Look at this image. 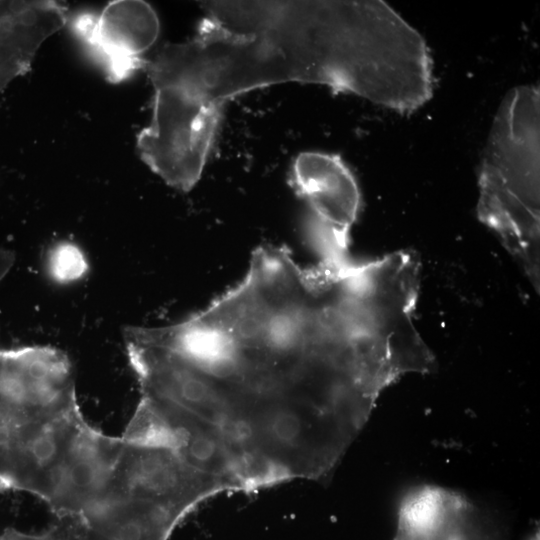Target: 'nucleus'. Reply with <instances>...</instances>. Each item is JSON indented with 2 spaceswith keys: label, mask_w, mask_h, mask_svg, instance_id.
<instances>
[{
  "label": "nucleus",
  "mask_w": 540,
  "mask_h": 540,
  "mask_svg": "<svg viewBox=\"0 0 540 540\" xmlns=\"http://www.w3.org/2000/svg\"><path fill=\"white\" fill-rule=\"evenodd\" d=\"M195 34L146 59L152 118L137 135L141 153L183 177L203 173L222 109L271 85L320 84L342 92L340 0L206 1Z\"/></svg>",
  "instance_id": "f257e3e1"
},
{
  "label": "nucleus",
  "mask_w": 540,
  "mask_h": 540,
  "mask_svg": "<svg viewBox=\"0 0 540 540\" xmlns=\"http://www.w3.org/2000/svg\"><path fill=\"white\" fill-rule=\"evenodd\" d=\"M540 91L514 87L502 100L482 155L479 220L495 231L539 288Z\"/></svg>",
  "instance_id": "f03ea898"
},
{
  "label": "nucleus",
  "mask_w": 540,
  "mask_h": 540,
  "mask_svg": "<svg viewBox=\"0 0 540 540\" xmlns=\"http://www.w3.org/2000/svg\"><path fill=\"white\" fill-rule=\"evenodd\" d=\"M241 408L251 456L272 479L320 477L353 440L331 418L295 397L259 398Z\"/></svg>",
  "instance_id": "7ed1b4c3"
},
{
  "label": "nucleus",
  "mask_w": 540,
  "mask_h": 540,
  "mask_svg": "<svg viewBox=\"0 0 540 540\" xmlns=\"http://www.w3.org/2000/svg\"><path fill=\"white\" fill-rule=\"evenodd\" d=\"M291 183L308 207L307 233L319 262L334 267L351 263L349 236L361 194L348 166L336 154L301 152L292 164Z\"/></svg>",
  "instance_id": "20e7f679"
},
{
  "label": "nucleus",
  "mask_w": 540,
  "mask_h": 540,
  "mask_svg": "<svg viewBox=\"0 0 540 540\" xmlns=\"http://www.w3.org/2000/svg\"><path fill=\"white\" fill-rule=\"evenodd\" d=\"M66 25L111 83L123 82L143 69L144 55L160 31L155 10L142 0H114L99 12L69 14Z\"/></svg>",
  "instance_id": "39448f33"
},
{
  "label": "nucleus",
  "mask_w": 540,
  "mask_h": 540,
  "mask_svg": "<svg viewBox=\"0 0 540 540\" xmlns=\"http://www.w3.org/2000/svg\"><path fill=\"white\" fill-rule=\"evenodd\" d=\"M393 540H504V535L496 519L464 495L423 485L402 498Z\"/></svg>",
  "instance_id": "423d86ee"
},
{
  "label": "nucleus",
  "mask_w": 540,
  "mask_h": 540,
  "mask_svg": "<svg viewBox=\"0 0 540 540\" xmlns=\"http://www.w3.org/2000/svg\"><path fill=\"white\" fill-rule=\"evenodd\" d=\"M67 19V7L58 1H0V93L30 69L42 43Z\"/></svg>",
  "instance_id": "0eeeda50"
},
{
  "label": "nucleus",
  "mask_w": 540,
  "mask_h": 540,
  "mask_svg": "<svg viewBox=\"0 0 540 540\" xmlns=\"http://www.w3.org/2000/svg\"><path fill=\"white\" fill-rule=\"evenodd\" d=\"M47 269L54 281L68 284L81 279L86 274L88 262L77 245L62 241L49 250Z\"/></svg>",
  "instance_id": "6e6552de"
}]
</instances>
